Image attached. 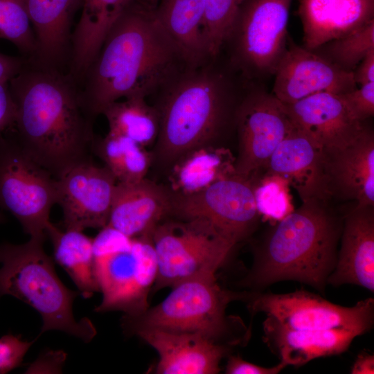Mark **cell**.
Returning a JSON list of instances; mask_svg holds the SVG:
<instances>
[{"mask_svg": "<svg viewBox=\"0 0 374 374\" xmlns=\"http://www.w3.org/2000/svg\"><path fill=\"white\" fill-rule=\"evenodd\" d=\"M57 180L19 145L0 134V208L10 212L30 238L45 240L57 204Z\"/></svg>", "mask_w": 374, "mask_h": 374, "instance_id": "9", "label": "cell"}, {"mask_svg": "<svg viewBox=\"0 0 374 374\" xmlns=\"http://www.w3.org/2000/svg\"><path fill=\"white\" fill-rule=\"evenodd\" d=\"M291 2L244 0L242 3L226 43L230 44L232 64L245 78L274 74L287 47Z\"/></svg>", "mask_w": 374, "mask_h": 374, "instance_id": "10", "label": "cell"}, {"mask_svg": "<svg viewBox=\"0 0 374 374\" xmlns=\"http://www.w3.org/2000/svg\"><path fill=\"white\" fill-rule=\"evenodd\" d=\"M109 132L127 137L146 148L154 144L159 129V114L146 98L132 96L117 100L102 112Z\"/></svg>", "mask_w": 374, "mask_h": 374, "instance_id": "29", "label": "cell"}, {"mask_svg": "<svg viewBox=\"0 0 374 374\" xmlns=\"http://www.w3.org/2000/svg\"><path fill=\"white\" fill-rule=\"evenodd\" d=\"M26 60L0 53V82H9L23 69Z\"/></svg>", "mask_w": 374, "mask_h": 374, "instance_id": "40", "label": "cell"}, {"mask_svg": "<svg viewBox=\"0 0 374 374\" xmlns=\"http://www.w3.org/2000/svg\"><path fill=\"white\" fill-rule=\"evenodd\" d=\"M134 335L157 353L154 371L159 374H217L222 359L233 349L197 332L152 328Z\"/></svg>", "mask_w": 374, "mask_h": 374, "instance_id": "17", "label": "cell"}, {"mask_svg": "<svg viewBox=\"0 0 374 374\" xmlns=\"http://www.w3.org/2000/svg\"><path fill=\"white\" fill-rule=\"evenodd\" d=\"M154 8L143 1L133 3L108 33L80 91L91 118L121 98L158 91L186 67Z\"/></svg>", "mask_w": 374, "mask_h": 374, "instance_id": "1", "label": "cell"}, {"mask_svg": "<svg viewBox=\"0 0 374 374\" xmlns=\"http://www.w3.org/2000/svg\"><path fill=\"white\" fill-rule=\"evenodd\" d=\"M320 47H323V52L326 53L323 57L339 68L353 72L361 60L374 50V20Z\"/></svg>", "mask_w": 374, "mask_h": 374, "instance_id": "31", "label": "cell"}, {"mask_svg": "<svg viewBox=\"0 0 374 374\" xmlns=\"http://www.w3.org/2000/svg\"><path fill=\"white\" fill-rule=\"evenodd\" d=\"M234 159L220 146L194 150L179 159L167 174L168 188L180 194L200 191L235 172Z\"/></svg>", "mask_w": 374, "mask_h": 374, "instance_id": "27", "label": "cell"}, {"mask_svg": "<svg viewBox=\"0 0 374 374\" xmlns=\"http://www.w3.org/2000/svg\"><path fill=\"white\" fill-rule=\"evenodd\" d=\"M303 46L314 51L374 20V0H299Z\"/></svg>", "mask_w": 374, "mask_h": 374, "instance_id": "23", "label": "cell"}, {"mask_svg": "<svg viewBox=\"0 0 374 374\" xmlns=\"http://www.w3.org/2000/svg\"><path fill=\"white\" fill-rule=\"evenodd\" d=\"M9 87L17 106L13 135L36 162L57 179L89 159L91 118L69 74L26 61Z\"/></svg>", "mask_w": 374, "mask_h": 374, "instance_id": "2", "label": "cell"}, {"mask_svg": "<svg viewBox=\"0 0 374 374\" xmlns=\"http://www.w3.org/2000/svg\"><path fill=\"white\" fill-rule=\"evenodd\" d=\"M332 204L317 197L303 202L253 240L252 265L238 285L263 292L276 283L294 280L324 294L343 227L344 209Z\"/></svg>", "mask_w": 374, "mask_h": 374, "instance_id": "3", "label": "cell"}, {"mask_svg": "<svg viewBox=\"0 0 374 374\" xmlns=\"http://www.w3.org/2000/svg\"><path fill=\"white\" fill-rule=\"evenodd\" d=\"M159 0H149V2L150 3V4L152 6H153L154 7L156 6L157 2H158Z\"/></svg>", "mask_w": 374, "mask_h": 374, "instance_id": "43", "label": "cell"}, {"mask_svg": "<svg viewBox=\"0 0 374 374\" xmlns=\"http://www.w3.org/2000/svg\"><path fill=\"white\" fill-rule=\"evenodd\" d=\"M96 276L101 303L97 312L137 315L149 308L157 271L151 236L130 238L106 226L93 238Z\"/></svg>", "mask_w": 374, "mask_h": 374, "instance_id": "7", "label": "cell"}, {"mask_svg": "<svg viewBox=\"0 0 374 374\" xmlns=\"http://www.w3.org/2000/svg\"><path fill=\"white\" fill-rule=\"evenodd\" d=\"M170 193L167 185L145 177L115 186L107 225L130 238L151 236L168 217Z\"/></svg>", "mask_w": 374, "mask_h": 374, "instance_id": "20", "label": "cell"}, {"mask_svg": "<svg viewBox=\"0 0 374 374\" xmlns=\"http://www.w3.org/2000/svg\"><path fill=\"white\" fill-rule=\"evenodd\" d=\"M352 116L360 122L374 115V82L339 94Z\"/></svg>", "mask_w": 374, "mask_h": 374, "instance_id": "35", "label": "cell"}, {"mask_svg": "<svg viewBox=\"0 0 374 374\" xmlns=\"http://www.w3.org/2000/svg\"><path fill=\"white\" fill-rule=\"evenodd\" d=\"M353 73L357 85L374 82V50L361 60Z\"/></svg>", "mask_w": 374, "mask_h": 374, "instance_id": "41", "label": "cell"}, {"mask_svg": "<svg viewBox=\"0 0 374 374\" xmlns=\"http://www.w3.org/2000/svg\"><path fill=\"white\" fill-rule=\"evenodd\" d=\"M324 187L332 202L374 206V134L365 127L351 143L323 149Z\"/></svg>", "mask_w": 374, "mask_h": 374, "instance_id": "16", "label": "cell"}, {"mask_svg": "<svg viewBox=\"0 0 374 374\" xmlns=\"http://www.w3.org/2000/svg\"><path fill=\"white\" fill-rule=\"evenodd\" d=\"M154 12L187 68L211 60L203 30L204 0H159Z\"/></svg>", "mask_w": 374, "mask_h": 374, "instance_id": "25", "label": "cell"}, {"mask_svg": "<svg viewBox=\"0 0 374 374\" xmlns=\"http://www.w3.org/2000/svg\"><path fill=\"white\" fill-rule=\"evenodd\" d=\"M44 242L30 238L23 244H0V296H14L38 312L43 321L41 334L60 330L89 342L96 328L87 317L75 318L73 303L80 293L60 279Z\"/></svg>", "mask_w": 374, "mask_h": 374, "instance_id": "6", "label": "cell"}, {"mask_svg": "<svg viewBox=\"0 0 374 374\" xmlns=\"http://www.w3.org/2000/svg\"><path fill=\"white\" fill-rule=\"evenodd\" d=\"M246 303L252 316L264 313L292 329H346L362 335L369 332L374 323V299L371 297L352 307H344L306 290L285 294L252 292Z\"/></svg>", "mask_w": 374, "mask_h": 374, "instance_id": "12", "label": "cell"}, {"mask_svg": "<svg viewBox=\"0 0 374 374\" xmlns=\"http://www.w3.org/2000/svg\"><path fill=\"white\" fill-rule=\"evenodd\" d=\"M227 357L224 369L226 374H277L287 366L279 362L274 366L265 367L247 362L239 355L229 354Z\"/></svg>", "mask_w": 374, "mask_h": 374, "instance_id": "37", "label": "cell"}, {"mask_svg": "<svg viewBox=\"0 0 374 374\" xmlns=\"http://www.w3.org/2000/svg\"><path fill=\"white\" fill-rule=\"evenodd\" d=\"M151 239L157 263L152 293L215 275L235 247L199 219L166 217L155 227Z\"/></svg>", "mask_w": 374, "mask_h": 374, "instance_id": "8", "label": "cell"}, {"mask_svg": "<svg viewBox=\"0 0 374 374\" xmlns=\"http://www.w3.org/2000/svg\"><path fill=\"white\" fill-rule=\"evenodd\" d=\"M235 174L251 177L260 171L294 127L285 106L271 93L251 91L238 104Z\"/></svg>", "mask_w": 374, "mask_h": 374, "instance_id": "13", "label": "cell"}, {"mask_svg": "<svg viewBox=\"0 0 374 374\" xmlns=\"http://www.w3.org/2000/svg\"><path fill=\"white\" fill-rule=\"evenodd\" d=\"M285 106L293 124L322 149L344 147L365 128L352 116L339 94L319 93Z\"/></svg>", "mask_w": 374, "mask_h": 374, "instance_id": "19", "label": "cell"}, {"mask_svg": "<svg viewBox=\"0 0 374 374\" xmlns=\"http://www.w3.org/2000/svg\"><path fill=\"white\" fill-rule=\"evenodd\" d=\"M262 170H267L264 175L285 179L302 202L314 197L329 199L324 187L323 149L294 125Z\"/></svg>", "mask_w": 374, "mask_h": 374, "instance_id": "21", "label": "cell"}, {"mask_svg": "<svg viewBox=\"0 0 374 374\" xmlns=\"http://www.w3.org/2000/svg\"><path fill=\"white\" fill-rule=\"evenodd\" d=\"M352 374H373L374 355L368 353L358 355L350 369Z\"/></svg>", "mask_w": 374, "mask_h": 374, "instance_id": "42", "label": "cell"}, {"mask_svg": "<svg viewBox=\"0 0 374 374\" xmlns=\"http://www.w3.org/2000/svg\"><path fill=\"white\" fill-rule=\"evenodd\" d=\"M0 39L10 42L30 58L34 55L35 35L24 0H0Z\"/></svg>", "mask_w": 374, "mask_h": 374, "instance_id": "33", "label": "cell"}, {"mask_svg": "<svg viewBox=\"0 0 374 374\" xmlns=\"http://www.w3.org/2000/svg\"><path fill=\"white\" fill-rule=\"evenodd\" d=\"M244 0H204L203 30L211 59L225 44Z\"/></svg>", "mask_w": 374, "mask_h": 374, "instance_id": "32", "label": "cell"}, {"mask_svg": "<svg viewBox=\"0 0 374 374\" xmlns=\"http://www.w3.org/2000/svg\"><path fill=\"white\" fill-rule=\"evenodd\" d=\"M17 116V106L9 82H0V134L12 130Z\"/></svg>", "mask_w": 374, "mask_h": 374, "instance_id": "38", "label": "cell"}, {"mask_svg": "<svg viewBox=\"0 0 374 374\" xmlns=\"http://www.w3.org/2000/svg\"><path fill=\"white\" fill-rule=\"evenodd\" d=\"M251 294L249 290L222 288L215 275L198 277L174 286L166 299L143 313L123 314L121 326L127 336L156 328L200 333L231 348L244 346L250 339L251 327L240 317L228 315L226 308L233 301L246 303Z\"/></svg>", "mask_w": 374, "mask_h": 374, "instance_id": "5", "label": "cell"}, {"mask_svg": "<svg viewBox=\"0 0 374 374\" xmlns=\"http://www.w3.org/2000/svg\"><path fill=\"white\" fill-rule=\"evenodd\" d=\"M170 193L168 217L204 220L235 247L248 240L259 225L261 215L250 177L234 173L196 193Z\"/></svg>", "mask_w": 374, "mask_h": 374, "instance_id": "11", "label": "cell"}, {"mask_svg": "<svg viewBox=\"0 0 374 374\" xmlns=\"http://www.w3.org/2000/svg\"><path fill=\"white\" fill-rule=\"evenodd\" d=\"M46 236L53 244L55 260L70 276L84 298L99 292L93 249V238L80 231L62 230L51 222Z\"/></svg>", "mask_w": 374, "mask_h": 374, "instance_id": "28", "label": "cell"}, {"mask_svg": "<svg viewBox=\"0 0 374 374\" xmlns=\"http://www.w3.org/2000/svg\"><path fill=\"white\" fill-rule=\"evenodd\" d=\"M274 75L271 93L285 105L319 93L342 94L357 87L353 72L293 42L287 44Z\"/></svg>", "mask_w": 374, "mask_h": 374, "instance_id": "15", "label": "cell"}, {"mask_svg": "<svg viewBox=\"0 0 374 374\" xmlns=\"http://www.w3.org/2000/svg\"><path fill=\"white\" fill-rule=\"evenodd\" d=\"M262 339L279 362L300 367L314 359L340 355L361 335L346 329L298 330L286 328L270 317L262 323Z\"/></svg>", "mask_w": 374, "mask_h": 374, "instance_id": "22", "label": "cell"}, {"mask_svg": "<svg viewBox=\"0 0 374 374\" xmlns=\"http://www.w3.org/2000/svg\"><path fill=\"white\" fill-rule=\"evenodd\" d=\"M260 181L261 185L252 181L258 211L260 215L278 222L292 212L284 188L288 183L274 175H264Z\"/></svg>", "mask_w": 374, "mask_h": 374, "instance_id": "34", "label": "cell"}, {"mask_svg": "<svg viewBox=\"0 0 374 374\" xmlns=\"http://www.w3.org/2000/svg\"><path fill=\"white\" fill-rule=\"evenodd\" d=\"M225 80L208 61L183 69L158 91L161 95L154 106L159 129L150 151L152 168L166 176L188 152L220 146L231 116Z\"/></svg>", "mask_w": 374, "mask_h": 374, "instance_id": "4", "label": "cell"}, {"mask_svg": "<svg viewBox=\"0 0 374 374\" xmlns=\"http://www.w3.org/2000/svg\"><path fill=\"white\" fill-rule=\"evenodd\" d=\"M56 180L57 204L62 209L65 230L107 225L117 181L105 166L87 159L68 168Z\"/></svg>", "mask_w": 374, "mask_h": 374, "instance_id": "14", "label": "cell"}, {"mask_svg": "<svg viewBox=\"0 0 374 374\" xmlns=\"http://www.w3.org/2000/svg\"><path fill=\"white\" fill-rule=\"evenodd\" d=\"M339 247L328 285H355L373 293L374 206L352 204L344 210Z\"/></svg>", "mask_w": 374, "mask_h": 374, "instance_id": "18", "label": "cell"}, {"mask_svg": "<svg viewBox=\"0 0 374 374\" xmlns=\"http://www.w3.org/2000/svg\"><path fill=\"white\" fill-rule=\"evenodd\" d=\"M42 357L37 359L26 371L27 373H47L48 371L51 373H57V370L50 363L55 364L62 368L65 361L66 355L61 351H50L44 354Z\"/></svg>", "mask_w": 374, "mask_h": 374, "instance_id": "39", "label": "cell"}, {"mask_svg": "<svg viewBox=\"0 0 374 374\" xmlns=\"http://www.w3.org/2000/svg\"><path fill=\"white\" fill-rule=\"evenodd\" d=\"M92 150L117 182H135L147 177L152 166L150 151L133 140L109 132L94 138Z\"/></svg>", "mask_w": 374, "mask_h": 374, "instance_id": "30", "label": "cell"}, {"mask_svg": "<svg viewBox=\"0 0 374 374\" xmlns=\"http://www.w3.org/2000/svg\"><path fill=\"white\" fill-rule=\"evenodd\" d=\"M4 220H5V218L3 215H2V213L0 212V224L3 222Z\"/></svg>", "mask_w": 374, "mask_h": 374, "instance_id": "44", "label": "cell"}, {"mask_svg": "<svg viewBox=\"0 0 374 374\" xmlns=\"http://www.w3.org/2000/svg\"><path fill=\"white\" fill-rule=\"evenodd\" d=\"M35 341H24L20 335L12 334L0 337V374L19 366Z\"/></svg>", "mask_w": 374, "mask_h": 374, "instance_id": "36", "label": "cell"}, {"mask_svg": "<svg viewBox=\"0 0 374 374\" xmlns=\"http://www.w3.org/2000/svg\"><path fill=\"white\" fill-rule=\"evenodd\" d=\"M82 1L24 0L35 39L30 62L58 69L71 46L72 17Z\"/></svg>", "mask_w": 374, "mask_h": 374, "instance_id": "24", "label": "cell"}, {"mask_svg": "<svg viewBox=\"0 0 374 374\" xmlns=\"http://www.w3.org/2000/svg\"><path fill=\"white\" fill-rule=\"evenodd\" d=\"M149 0H83L82 12L71 34L70 73L84 75L98 54L110 29L133 3Z\"/></svg>", "mask_w": 374, "mask_h": 374, "instance_id": "26", "label": "cell"}]
</instances>
